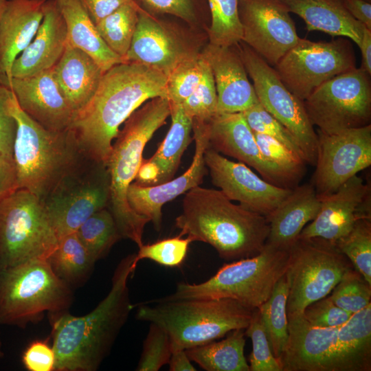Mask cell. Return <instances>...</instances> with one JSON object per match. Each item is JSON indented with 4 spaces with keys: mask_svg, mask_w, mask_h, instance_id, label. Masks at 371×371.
Masks as SVG:
<instances>
[{
    "mask_svg": "<svg viewBox=\"0 0 371 371\" xmlns=\"http://www.w3.org/2000/svg\"><path fill=\"white\" fill-rule=\"evenodd\" d=\"M166 80L164 74L133 63L104 72L95 93L74 114L67 129L82 153L107 165L120 126L144 102L167 98Z\"/></svg>",
    "mask_w": 371,
    "mask_h": 371,
    "instance_id": "1",
    "label": "cell"
},
{
    "mask_svg": "<svg viewBox=\"0 0 371 371\" xmlns=\"http://www.w3.org/2000/svg\"><path fill=\"white\" fill-rule=\"evenodd\" d=\"M135 254L115 269L106 296L91 312L74 316L68 311L50 313L56 371H95L107 357L133 308L128 287L136 269Z\"/></svg>",
    "mask_w": 371,
    "mask_h": 371,
    "instance_id": "2",
    "label": "cell"
},
{
    "mask_svg": "<svg viewBox=\"0 0 371 371\" xmlns=\"http://www.w3.org/2000/svg\"><path fill=\"white\" fill-rule=\"evenodd\" d=\"M175 226L179 234L210 245L227 261L260 254L269 232L265 216L232 203L221 190L199 186L185 193Z\"/></svg>",
    "mask_w": 371,
    "mask_h": 371,
    "instance_id": "3",
    "label": "cell"
},
{
    "mask_svg": "<svg viewBox=\"0 0 371 371\" xmlns=\"http://www.w3.org/2000/svg\"><path fill=\"white\" fill-rule=\"evenodd\" d=\"M170 113L168 98L161 97L152 98L135 110L119 131L107 163L110 176V199L107 208L114 218L122 238L131 240L138 247L143 245L144 227L149 221L132 210L127 192L144 159L142 155L146 144L166 123Z\"/></svg>",
    "mask_w": 371,
    "mask_h": 371,
    "instance_id": "4",
    "label": "cell"
},
{
    "mask_svg": "<svg viewBox=\"0 0 371 371\" xmlns=\"http://www.w3.org/2000/svg\"><path fill=\"white\" fill-rule=\"evenodd\" d=\"M10 110L17 125L13 148L17 189L42 202L84 154L68 130L43 127L20 108L13 93Z\"/></svg>",
    "mask_w": 371,
    "mask_h": 371,
    "instance_id": "5",
    "label": "cell"
},
{
    "mask_svg": "<svg viewBox=\"0 0 371 371\" xmlns=\"http://www.w3.org/2000/svg\"><path fill=\"white\" fill-rule=\"evenodd\" d=\"M156 302L154 305L141 304L137 318L164 329L172 352L214 341L234 330L245 329L254 311L228 298Z\"/></svg>",
    "mask_w": 371,
    "mask_h": 371,
    "instance_id": "6",
    "label": "cell"
},
{
    "mask_svg": "<svg viewBox=\"0 0 371 371\" xmlns=\"http://www.w3.org/2000/svg\"><path fill=\"white\" fill-rule=\"evenodd\" d=\"M289 256V251L265 243L258 255L225 263L201 283H179L173 293L157 300L228 298L251 309L258 308L286 273Z\"/></svg>",
    "mask_w": 371,
    "mask_h": 371,
    "instance_id": "7",
    "label": "cell"
},
{
    "mask_svg": "<svg viewBox=\"0 0 371 371\" xmlns=\"http://www.w3.org/2000/svg\"><path fill=\"white\" fill-rule=\"evenodd\" d=\"M73 300L71 287L46 258L0 269V325L24 328L46 313L68 311Z\"/></svg>",
    "mask_w": 371,
    "mask_h": 371,
    "instance_id": "8",
    "label": "cell"
},
{
    "mask_svg": "<svg viewBox=\"0 0 371 371\" xmlns=\"http://www.w3.org/2000/svg\"><path fill=\"white\" fill-rule=\"evenodd\" d=\"M58 237L43 204L25 189H16L0 200V269L46 258Z\"/></svg>",
    "mask_w": 371,
    "mask_h": 371,
    "instance_id": "9",
    "label": "cell"
},
{
    "mask_svg": "<svg viewBox=\"0 0 371 371\" xmlns=\"http://www.w3.org/2000/svg\"><path fill=\"white\" fill-rule=\"evenodd\" d=\"M353 268L335 243L320 238H297L289 249L285 273L287 316L302 313L308 305L328 295Z\"/></svg>",
    "mask_w": 371,
    "mask_h": 371,
    "instance_id": "10",
    "label": "cell"
},
{
    "mask_svg": "<svg viewBox=\"0 0 371 371\" xmlns=\"http://www.w3.org/2000/svg\"><path fill=\"white\" fill-rule=\"evenodd\" d=\"M107 165L83 155L42 201L58 239L76 232L96 212L108 207Z\"/></svg>",
    "mask_w": 371,
    "mask_h": 371,
    "instance_id": "11",
    "label": "cell"
},
{
    "mask_svg": "<svg viewBox=\"0 0 371 371\" xmlns=\"http://www.w3.org/2000/svg\"><path fill=\"white\" fill-rule=\"evenodd\" d=\"M308 117L325 134L370 124V75L355 68L324 82L304 101Z\"/></svg>",
    "mask_w": 371,
    "mask_h": 371,
    "instance_id": "12",
    "label": "cell"
},
{
    "mask_svg": "<svg viewBox=\"0 0 371 371\" xmlns=\"http://www.w3.org/2000/svg\"><path fill=\"white\" fill-rule=\"evenodd\" d=\"M238 45L258 102L295 137L306 163L315 166L318 135L308 117L304 102L286 87L276 69L261 56L243 42Z\"/></svg>",
    "mask_w": 371,
    "mask_h": 371,
    "instance_id": "13",
    "label": "cell"
},
{
    "mask_svg": "<svg viewBox=\"0 0 371 371\" xmlns=\"http://www.w3.org/2000/svg\"><path fill=\"white\" fill-rule=\"evenodd\" d=\"M355 68L352 46L343 38L330 42L300 38L274 66L286 87L302 101L324 82Z\"/></svg>",
    "mask_w": 371,
    "mask_h": 371,
    "instance_id": "14",
    "label": "cell"
},
{
    "mask_svg": "<svg viewBox=\"0 0 371 371\" xmlns=\"http://www.w3.org/2000/svg\"><path fill=\"white\" fill-rule=\"evenodd\" d=\"M316 169L311 183L319 199L335 192L371 164V125L325 134L318 131Z\"/></svg>",
    "mask_w": 371,
    "mask_h": 371,
    "instance_id": "15",
    "label": "cell"
},
{
    "mask_svg": "<svg viewBox=\"0 0 371 371\" xmlns=\"http://www.w3.org/2000/svg\"><path fill=\"white\" fill-rule=\"evenodd\" d=\"M242 42L275 66L300 38L280 0H238Z\"/></svg>",
    "mask_w": 371,
    "mask_h": 371,
    "instance_id": "16",
    "label": "cell"
},
{
    "mask_svg": "<svg viewBox=\"0 0 371 371\" xmlns=\"http://www.w3.org/2000/svg\"><path fill=\"white\" fill-rule=\"evenodd\" d=\"M212 183L231 201L264 216L273 212L293 188L261 179L242 162L231 161L210 146L204 153Z\"/></svg>",
    "mask_w": 371,
    "mask_h": 371,
    "instance_id": "17",
    "label": "cell"
},
{
    "mask_svg": "<svg viewBox=\"0 0 371 371\" xmlns=\"http://www.w3.org/2000/svg\"><path fill=\"white\" fill-rule=\"evenodd\" d=\"M178 30L140 6L136 30L124 62L147 66L167 77L180 63L199 53Z\"/></svg>",
    "mask_w": 371,
    "mask_h": 371,
    "instance_id": "18",
    "label": "cell"
},
{
    "mask_svg": "<svg viewBox=\"0 0 371 371\" xmlns=\"http://www.w3.org/2000/svg\"><path fill=\"white\" fill-rule=\"evenodd\" d=\"M192 131L194 155L184 173L157 186H143L133 182L128 187L127 199L130 207L152 222L157 231L161 227L163 205L200 186L207 172L204 153L210 146L208 122L193 119Z\"/></svg>",
    "mask_w": 371,
    "mask_h": 371,
    "instance_id": "19",
    "label": "cell"
},
{
    "mask_svg": "<svg viewBox=\"0 0 371 371\" xmlns=\"http://www.w3.org/2000/svg\"><path fill=\"white\" fill-rule=\"evenodd\" d=\"M370 190L355 175L321 200L319 211L298 238H320L332 243L346 235L359 218H370Z\"/></svg>",
    "mask_w": 371,
    "mask_h": 371,
    "instance_id": "20",
    "label": "cell"
},
{
    "mask_svg": "<svg viewBox=\"0 0 371 371\" xmlns=\"http://www.w3.org/2000/svg\"><path fill=\"white\" fill-rule=\"evenodd\" d=\"M15 96L20 108L45 128L67 131L74 111L56 80L53 68L25 78L12 77L2 84Z\"/></svg>",
    "mask_w": 371,
    "mask_h": 371,
    "instance_id": "21",
    "label": "cell"
},
{
    "mask_svg": "<svg viewBox=\"0 0 371 371\" xmlns=\"http://www.w3.org/2000/svg\"><path fill=\"white\" fill-rule=\"evenodd\" d=\"M287 317L289 337L278 358L282 371H330L340 326H315L302 313Z\"/></svg>",
    "mask_w": 371,
    "mask_h": 371,
    "instance_id": "22",
    "label": "cell"
},
{
    "mask_svg": "<svg viewBox=\"0 0 371 371\" xmlns=\"http://www.w3.org/2000/svg\"><path fill=\"white\" fill-rule=\"evenodd\" d=\"M201 53L214 76L217 113H241L258 102L253 85L248 79L238 44L218 46L208 43Z\"/></svg>",
    "mask_w": 371,
    "mask_h": 371,
    "instance_id": "23",
    "label": "cell"
},
{
    "mask_svg": "<svg viewBox=\"0 0 371 371\" xmlns=\"http://www.w3.org/2000/svg\"><path fill=\"white\" fill-rule=\"evenodd\" d=\"M208 127L210 148L254 168L268 182L286 188L278 174L263 159L242 113H217L208 122Z\"/></svg>",
    "mask_w": 371,
    "mask_h": 371,
    "instance_id": "24",
    "label": "cell"
},
{
    "mask_svg": "<svg viewBox=\"0 0 371 371\" xmlns=\"http://www.w3.org/2000/svg\"><path fill=\"white\" fill-rule=\"evenodd\" d=\"M67 44V27L55 0L43 4L41 23L30 43L14 61L12 78H25L53 68Z\"/></svg>",
    "mask_w": 371,
    "mask_h": 371,
    "instance_id": "25",
    "label": "cell"
},
{
    "mask_svg": "<svg viewBox=\"0 0 371 371\" xmlns=\"http://www.w3.org/2000/svg\"><path fill=\"white\" fill-rule=\"evenodd\" d=\"M42 0H8L0 21V84L12 78L14 61L34 37L43 17Z\"/></svg>",
    "mask_w": 371,
    "mask_h": 371,
    "instance_id": "26",
    "label": "cell"
},
{
    "mask_svg": "<svg viewBox=\"0 0 371 371\" xmlns=\"http://www.w3.org/2000/svg\"><path fill=\"white\" fill-rule=\"evenodd\" d=\"M321 200L312 183L297 186L269 215L266 216L269 232L266 244L289 251L306 224L317 216Z\"/></svg>",
    "mask_w": 371,
    "mask_h": 371,
    "instance_id": "27",
    "label": "cell"
},
{
    "mask_svg": "<svg viewBox=\"0 0 371 371\" xmlns=\"http://www.w3.org/2000/svg\"><path fill=\"white\" fill-rule=\"evenodd\" d=\"M53 69L58 87L74 113L93 97L104 73L89 54L68 43Z\"/></svg>",
    "mask_w": 371,
    "mask_h": 371,
    "instance_id": "28",
    "label": "cell"
},
{
    "mask_svg": "<svg viewBox=\"0 0 371 371\" xmlns=\"http://www.w3.org/2000/svg\"><path fill=\"white\" fill-rule=\"evenodd\" d=\"M280 1L289 12L304 21L308 31L347 37L360 47L366 26L348 12L342 0Z\"/></svg>",
    "mask_w": 371,
    "mask_h": 371,
    "instance_id": "29",
    "label": "cell"
},
{
    "mask_svg": "<svg viewBox=\"0 0 371 371\" xmlns=\"http://www.w3.org/2000/svg\"><path fill=\"white\" fill-rule=\"evenodd\" d=\"M371 370V304L341 326L330 371Z\"/></svg>",
    "mask_w": 371,
    "mask_h": 371,
    "instance_id": "30",
    "label": "cell"
},
{
    "mask_svg": "<svg viewBox=\"0 0 371 371\" xmlns=\"http://www.w3.org/2000/svg\"><path fill=\"white\" fill-rule=\"evenodd\" d=\"M67 27V43L89 54L104 72L124 63L100 37L80 0H55Z\"/></svg>",
    "mask_w": 371,
    "mask_h": 371,
    "instance_id": "31",
    "label": "cell"
},
{
    "mask_svg": "<svg viewBox=\"0 0 371 371\" xmlns=\"http://www.w3.org/2000/svg\"><path fill=\"white\" fill-rule=\"evenodd\" d=\"M170 103L171 126L155 154L148 161L159 170L157 185L174 179L184 151L192 141V119L181 104Z\"/></svg>",
    "mask_w": 371,
    "mask_h": 371,
    "instance_id": "32",
    "label": "cell"
},
{
    "mask_svg": "<svg viewBox=\"0 0 371 371\" xmlns=\"http://www.w3.org/2000/svg\"><path fill=\"white\" fill-rule=\"evenodd\" d=\"M245 329L228 333L223 340L212 341L186 350L191 361L207 371H249L244 355Z\"/></svg>",
    "mask_w": 371,
    "mask_h": 371,
    "instance_id": "33",
    "label": "cell"
},
{
    "mask_svg": "<svg viewBox=\"0 0 371 371\" xmlns=\"http://www.w3.org/2000/svg\"><path fill=\"white\" fill-rule=\"evenodd\" d=\"M47 260L56 276L71 288L87 280L96 262L76 232L59 238Z\"/></svg>",
    "mask_w": 371,
    "mask_h": 371,
    "instance_id": "34",
    "label": "cell"
},
{
    "mask_svg": "<svg viewBox=\"0 0 371 371\" xmlns=\"http://www.w3.org/2000/svg\"><path fill=\"white\" fill-rule=\"evenodd\" d=\"M289 285L284 275L276 284L270 297L258 308L272 352L278 359L289 337L286 302Z\"/></svg>",
    "mask_w": 371,
    "mask_h": 371,
    "instance_id": "35",
    "label": "cell"
},
{
    "mask_svg": "<svg viewBox=\"0 0 371 371\" xmlns=\"http://www.w3.org/2000/svg\"><path fill=\"white\" fill-rule=\"evenodd\" d=\"M139 8L138 3L131 0L95 24L106 45L124 61L136 30Z\"/></svg>",
    "mask_w": 371,
    "mask_h": 371,
    "instance_id": "36",
    "label": "cell"
},
{
    "mask_svg": "<svg viewBox=\"0 0 371 371\" xmlns=\"http://www.w3.org/2000/svg\"><path fill=\"white\" fill-rule=\"evenodd\" d=\"M76 233L95 262L105 257L122 238L114 218L107 207L89 217Z\"/></svg>",
    "mask_w": 371,
    "mask_h": 371,
    "instance_id": "37",
    "label": "cell"
},
{
    "mask_svg": "<svg viewBox=\"0 0 371 371\" xmlns=\"http://www.w3.org/2000/svg\"><path fill=\"white\" fill-rule=\"evenodd\" d=\"M207 2L210 14L207 30L208 43L218 46L238 44L243 37L238 0H207Z\"/></svg>",
    "mask_w": 371,
    "mask_h": 371,
    "instance_id": "38",
    "label": "cell"
},
{
    "mask_svg": "<svg viewBox=\"0 0 371 371\" xmlns=\"http://www.w3.org/2000/svg\"><path fill=\"white\" fill-rule=\"evenodd\" d=\"M263 159L276 170L286 188L302 178L306 161L272 137L253 132Z\"/></svg>",
    "mask_w": 371,
    "mask_h": 371,
    "instance_id": "39",
    "label": "cell"
},
{
    "mask_svg": "<svg viewBox=\"0 0 371 371\" xmlns=\"http://www.w3.org/2000/svg\"><path fill=\"white\" fill-rule=\"evenodd\" d=\"M351 262L355 270L371 284V222L358 219L351 230L335 243Z\"/></svg>",
    "mask_w": 371,
    "mask_h": 371,
    "instance_id": "40",
    "label": "cell"
},
{
    "mask_svg": "<svg viewBox=\"0 0 371 371\" xmlns=\"http://www.w3.org/2000/svg\"><path fill=\"white\" fill-rule=\"evenodd\" d=\"M206 60L201 52L180 63L167 76V98L181 104L199 87Z\"/></svg>",
    "mask_w": 371,
    "mask_h": 371,
    "instance_id": "41",
    "label": "cell"
},
{
    "mask_svg": "<svg viewBox=\"0 0 371 371\" xmlns=\"http://www.w3.org/2000/svg\"><path fill=\"white\" fill-rule=\"evenodd\" d=\"M331 292L333 302L351 314L371 304V284L354 268L343 276Z\"/></svg>",
    "mask_w": 371,
    "mask_h": 371,
    "instance_id": "42",
    "label": "cell"
},
{
    "mask_svg": "<svg viewBox=\"0 0 371 371\" xmlns=\"http://www.w3.org/2000/svg\"><path fill=\"white\" fill-rule=\"evenodd\" d=\"M146 12L153 15L168 14L179 18L195 27L210 16L207 0H135Z\"/></svg>",
    "mask_w": 371,
    "mask_h": 371,
    "instance_id": "43",
    "label": "cell"
},
{
    "mask_svg": "<svg viewBox=\"0 0 371 371\" xmlns=\"http://www.w3.org/2000/svg\"><path fill=\"white\" fill-rule=\"evenodd\" d=\"M182 236L179 234L151 244H143L135 255V263L137 265L139 261L148 259L165 267L181 266L186 258L190 244L193 242L191 238Z\"/></svg>",
    "mask_w": 371,
    "mask_h": 371,
    "instance_id": "44",
    "label": "cell"
},
{
    "mask_svg": "<svg viewBox=\"0 0 371 371\" xmlns=\"http://www.w3.org/2000/svg\"><path fill=\"white\" fill-rule=\"evenodd\" d=\"M245 333L252 343L249 357V371H282L278 359L272 352L258 308L254 309Z\"/></svg>",
    "mask_w": 371,
    "mask_h": 371,
    "instance_id": "45",
    "label": "cell"
},
{
    "mask_svg": "<svg viewBox=\"0 0 371 371\" xmlns=\"http://www.w3.org/2000/svg\"><path fill=\"white\" fill-rule=\"evenodd\" d=\"M241 113L253 132L273 137L305 160L304 153L295 137L259 102Z\"/></svg>",
    "mask_w": 371,
    "mask_h": 371,
    "instance_id": "46",
    "label": "cell"
},
{
    "mask_svg": "<svg viewBox=\"0 0 371 371\" xmlns=\"http://www.w3.org/2000/svg\"><path fill=\"white\" fill-rule=\"evenodd\" d=\"M181 106L192 119L205 122L210 121L217 113V93L214 76L207 61L199 87Z\"/></svg>",
    "mask_w": 371,
    "mask_h": 371,
    "instance_id": "47",
    "label": "cell"
},
{
    "mask_svg": "<svg viewBox=\"0 0 371 371\" xmlns=\"http://www.w3.org/2000/svg\"><path fill=\"white\" fill-rule=\"evenodd\" d=\"M172 354L168 335L160 326L150 323L136 370L158 371L168 363Z\"/></svg>",
    "mask_w": 371,
    "mask_h": 371,
    "instance_id": "48",
    "label": "cell"
},
{
    "mask_svg": "<svg viewBox=\"0 0 371 371\" xmlns=\"http://www.w3.org/2000/svg\"><path fill=\"white\" fill-rule=\"evenodd\" d=\"M302 314L311 324L318 327L341 326L353 315L337 306L329 295L308 305Z\"/></svg>",
    "mask_w": 371,
    "mask_h": 371,
    "instance_id": "49",
    "label": "cell"
},
{
    "mask_svg": "<svg viewBox=\"0 0 371 371\" xmlns=\"http://www.w3.org/2000/svg\"><path fill=\"white\" fill-rule=\"evenodd\" d=\"M12 92L0 84V159L14 161L13 148L16 122L11 114L10 102Z\"/></svg>",
    "mask_w": 371,
    "mask_h": 371,
    "instance_id": "50",
    "label": "cell"
},
{
    "mask_svg": "<svg viewBox=\"0 0 371 371\" xmlns=\"http://www.w3.org/2000/svg\"><path fill=\"white\" fill-rule=\"evenodd\" d=\"M22 362L29 371L54 370L56 355L52 346L47 340L32 341L23 352Z\"/></svg>",
    "mask_w": 371,
    "mask_h": 371,
    "instance_id": "51",
    "label": "cell"
},
{
    "mask_svg": "<svg viewBox=\"0 0 371 371\" xmlns=\"http://www.w3.org/2000/svg\"><path fill=\"white\" fill-rule=\"evenodd\" d=\"M95 25L131 0H80Z\"/></svg>",
    "mask_w": 371,
    "mask_h": 371,
    "instance_id": "52",
    "label": "cell"
},
{
    "mask_svg": "<svg viewBox=\"0 0 371 371\" xmlns=\"http://www.w3.org/2000/svg\"><path fill=\"white\" fill-rule=\"evenodd\" d=\"M17 189L14 161L0 159V200Z\"/></svg>",
    "mask_w": 371,
    "mask_h": 371,
    "instance_id": "53",
    "label": "cell"
},
{
    "mask_svg": "<svg viewBox=\"0 0 371 371\" xmlns=\"http://www.w3.org/2000/svg\"><path fill=\"white\" fill-rule=\"evenodd\" d=\"M348 12L371 30V1L368 0H342Z\"/></svg>",
    "mask_w": 371,
    "mask_h": 371,
    "instance_id": "54",
    "label": "cell"
},
{
    "mask_svg": "<svg viewBox=\"0 0 371 371\" xmlns=\"http://www.w3.org/2000/svg\"><path fill=\"white\" fill-rule=\"evenodd\" d=\"M170 371H196L186 350H179L172 352L168 361Z\"/></svg>",
    "mask_w": 371,
    "mask_h": 371,
    "instance_id": "55",
    "label": "cell"
},
{
    "mask_svg": "<svg viewBox=\"0 0 371 371\" xmlns=\"http://www.w3.org/2000/svg\"><path fill=\"white\" fill-rule=\"evenodd\" d=\"M361 52L360 69L371 75V30L365 27L359 47Z\"/></svg>",
    "mask_w": 371,
    "mask_h": 371,
    "instance_id": "56",
    "label": "cell"
},
{
    "mask_svg": "<svg viewBox=\"0 0 371 371\" xmlns=\"http://www.w3.org/2000/svg\"><path fill=\"white\" fill-rule=\"evenodd\" d=\"M8 0H0V21Z\"/></svg>",
    "mask_w": 371,
    "mask_h": 371,
    "instance_id": "57",
    "label": "cell"
},
{
    "mask_svg": "<svg viewBox=\"0 0 371 371\" xmlns=\"http://www.w3.org/2000/svg\"><path fill=\"white\" fill-rule=\"evenodd\" d=\"M4 357V352L3 350V344L0 336V359Z\"/></svg>",
    "mask_w": 371,
    "mask_h": 371,
    "instance_id": "58",
    "label": "cell"
},
{
    "mask_svg": "<svg viewBox=\"0 0 371 371\" xmlns=\"http://www.w3.org/2000/svg\"><path fill=\"white\" fill-rule=\"evenodd\" d=\"M368 1H371V0H368Z\"/></svg>",
    "mask_w": 371,
    "mask_h": 371,
    "instance_id": "59",
    "label": "cell"
},
{
    "mask_svg": "<svg viewBox=\"0 0 371 371\" xmlns=\"http://www.w3.org/2000/svg\"><path fill=\"white\" fill-rule=\"evenodd\" d=\"M42 1H46V0H42Z\"/></svg>",
    "mask_w": 371,
    "mask_h": 371,
    "instance_id": "60",
    "label": "cell"
}]
</instances>
